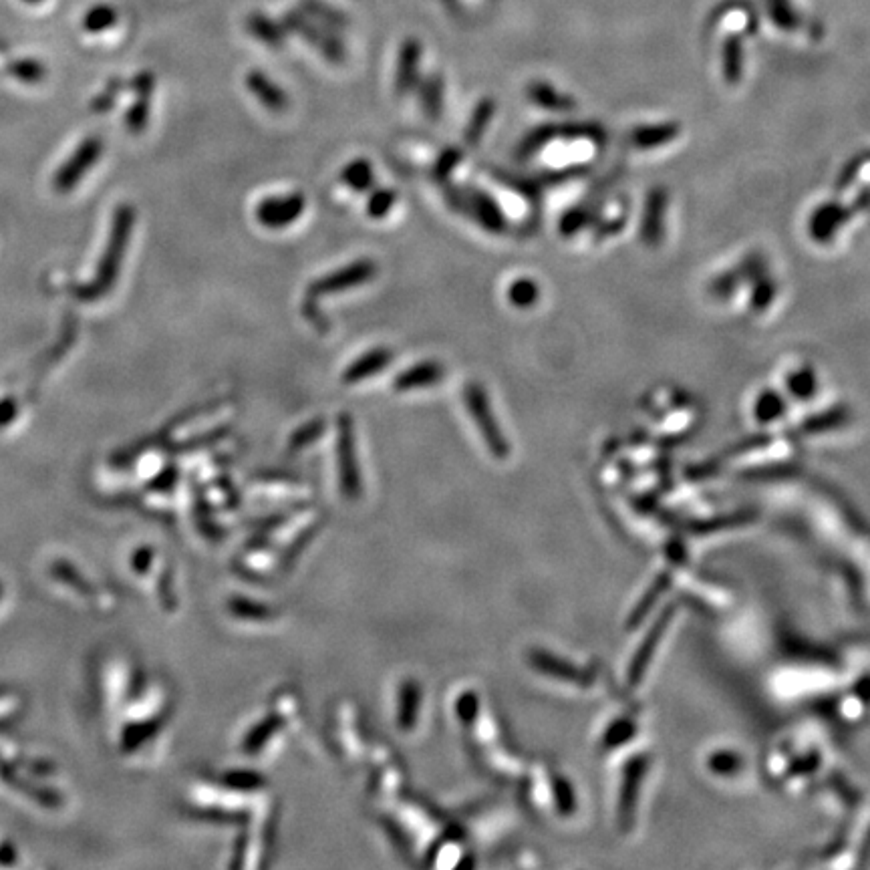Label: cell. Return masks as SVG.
Masks as SVG:
<instances>
[{"mask_svg": "<svg viewBox=\"0 0 870 870\" xmlns=\"http://www.w3.org/2000/svg\"><path fill=\"white\" fill-rule=\"evenodd\" d=\"M444 192H446L444 194L446 202L456 212H462V214L474 218L484 230H488L492 234L506 232L508 222H506V216H504L502 208L484 190L474 188V186L446 184Z\"/></svg>", "mask_w": 870, "mask_h": 870, "instance_id": "obj_1", "label": "cell"}, {"mask_svg": "<svg viewBox=\"0 0 870 870\" xmlns=\"http://www.w3.org/2000/svg\"><path fill=\"white\" fill-rule=\"evenodd\" d=\"M133 222H135V212H133L131 206H121L115 212L109 244H107V250L103 254L97 280H95V284L91 288V295L93 297L105 295L107 290L111 288V284L115 282L117 272H119L121 262H123V254H125L129 236H131V230H133Z\"/></svg>", "mask_w": 870, "mask_h": 870, "instance_id": "obj_2", "label": "cell"}, {"mask_svg": "<svg viewBox=\"0 0 870 870\" xmlns=\"http://www.w3.org/2000/svg\"><path fill=\"white\" fill-rule=\"evenodd\" d=\"M464 401H466V407L472 413V417H474V421H476V425H478V429L482 433V438H484L488 450L496 458H500V460L508 458L510 446H508L504 433H502V429H500V425L496 421V415L492 411V405H490L486 389L478 381L466 383V387H464Z\"/></svg>", "mask_w": 870, "mask_h": 870, "instance_id": "obj_3", "label": "cell"}, {"mask_svg": "<svg viewBox=\"0 0 870 870\" xmlns=\"http://www.w3.org/2000/svg\"><path fill=\"white\" fill-rule=\"evenodd\" d=\"M377 272H379V266H377L375 260H371V258L355 260V262H351V264H347V266H343L339 270L329 272L327 276H321V278L313 280L309 284V288H307V295L305 297L313 299V301H319V299H325V297L347 293V290H351V288H357V286H363V284L371 282L377 276Z\"/></svg>", "mask_w": 870, "mask_h": 870, "instance_id": "obj_4", "label": "cell"}, {"mask_svg": "<svg viewBox=\"0 0 870 870\" xmlns=\"http://www.w3.org/2000/svg\"><path fill=\"white\" fill-rule=\"evenodd\" d=\"M766 272H768L766 256L762 252H752L734 268L717 274L707 284V295L713 301H728L738 293V288L742 284H752L756 278H760Z\"/></svg>", "mask_w": 870, "mask_h": 870, "instance_id": "obj_5", "label": "cell"}, {"mask_svg": "<svg viewBox=\"0 0 870 870\" xmlns=\"http://www.w3.org/2000/svg\"><path fill=\"white\" fill-rule=\"evenodd\" d=\"M307 200L301 192L284 194V196H270L264 198L256 206V220L270 230H282L290 224H295L303 212H305Z\"/></svg>", "mask_w": 870, "mask_h": 870, "instance_id": "obj_6", "label": "cell"}, {"mask_svg": "<svg viewBox=\"0 0 870 870\" xmlns=\"http://www.w3.org/2000/svg\"><path fill=\"white\" fill-rule=\"evenodd\" d=\"M669 208V192L665 186H655L649 190L641 224H639V236L647 248H659L665 240V218Z\"/></svg>", "mask_w": 870, "mask_h": 870, "instance_id": "obj_7", "label": "cell"}, {"mask_svg": "<svg viewBox=\"0 0 870 870\" xmlns=\"http://www.w3.org/2000/svg\"><path fill=\"white\" fill-rule=\"evenodd\" d=\"M339 468H341V480L343 490L347 496H359L361 492V478L357 468V454H355V435H353V421L347 413L339 417Z\"/></svg>", "mask_w": 870, "mask_h": 870, "instance_id": "obj_8", "label": "cell"}, {"mask_svg": "<svg viewBox=\"0 0 870 870\" xmlns=\"http://www.w3.org/2000/svg\"><path fill=\"white\" fill-rule=\"evenodd\" d=\"M850 218H852V214H850L848 206H844L836 200L824 202L822 206H818L812 212V216L808 220L810 238L818 244H828Z\"/></svg>", "mask_w": 870, "mask_h": 870, "instance_id": "obj_9", "label": "cell"}, {"mask_svg": "<svg viewBox=\"0 0 870 870\" xmlns=\"http://www.w3.org/2000/svg\"><path fill=\"white\" fill-rule=\"evenodd\" d=\"M671 619H673V607H667V609L661 613V617L655 621V625L649 629L647 637L643 639V643H641L639 651L635 653L633 663H631V667H629L627 683H629L631 687H635V685L641 683V679H643V675H645V671H647V667H649V663H651V657H653V653H655L659 641L663 639V635H665V631H667Z\"/></svg>", "mask_w": 870, "mask_h": 870, "instance_id": "obj_10", "label": "cell"}, {"mask_svg": "<svg viewBox=\"0 0 870 870\" xmlns=\"http://www.w3.org/2000/svg\"><path fill=\"white\" fill-rule=\"evenodd\" d=\"M645 770H647V760L643 756H637L625 768L623 792H621V802H619V822H621V826L625 830L631 828V824H633L635 808H637V796H639V786L643 782Z\"/></svg>", "mask_w": 870, "mask_h": 870, "instance_id": "obj_11", "label": "cell"}, {"mask_svg": "<svg viewBox=\"0 0 870 870\" xmlns=\"http://www.w3.org/2000/svg\"><path fill=\"white\" fill-rule=\"evenodd\" d=\"M679 133H681V125L675 121L637 125L629 133V145L633 150H639V152L659 150V148H663V145L677 139Z\"/></svg>", "mask_w": 870, "mask_h": 870, "instance_id": "obj_12", "label": "cell"}, {"mask_svg": "<svg viewBox=\"0 0 870 870\" xmlns=\"http://www.w3.org/2000/svg\"><path fill=\"white\" fill-rule=\"evenodd\" d=\"M446 375V367L440 361H421L399 373L393 381L395 391H415L429 385H438Z\"/></svg>", "mask_w": 870, "mask_h": 870, "instance_id": "obj_13", "label": "cell"}, {"mask_svg": "<svg viewBox=\"0 0 870 870\" xmlns=\"http://www.w3.org/2000/svg\"><path fill=\"white\" fill-rule=\"evenodd\" d=\"M391 363H393V351L389 347H375V349L367 351L363 357H359L357 361H353L345 369L343 383L353 385V383L365 381L369 377H375L377 373H381Z\"/></svg>", "mask_w": 870, "mask_h": 870, "instance_id": "obj_14", "label": "cell"}, {"mask_svg": "<svg viewBox=\"0 0 870 870\" xmlns=\"http://www.w3.org/2000/svg\"><path fill=\"white\" fill-rule=\"evenodd\" d=\"M99 154H101V141L99 139L85 141L83 148L73 156V160L59 172V176H57L59 190H69L71 186H75V182L95 164Z\"/></svg>", "mask_w": 870, "mask_h": 870, "instance_id": "obj_15", "label": "cell"}, {"mask_svg": "<svg viewBox=\"0 0 870 870\" xmlns=\"http://www.w3.org/2000/svg\"><path fill=\"white\" fill-rule=\"evenodd\" d=\"M744 63H746V51H744V39L740 35H730L721 45V75L723 81L736 87L744 79Z\"/></svg>", "mask_w": 870, "mask_h": 870, "instance_id": "obj_16", "label": "cell"}, {"mask_svg": "<svg viewBox=\"0 0 870 870\" xmlns=\"http://www.w3.org/2000/svg\"><path fill=\"white\" fill-rule=\"evenodd\" d=\"M530 663H532L538 671H542V673H546V675H552V677H556V679H562V681L574 683V685H591V681H593L585 671H580V669H576L574 665L564 663V661H560V659H556L554 655H548V653H544V651H532V653H530Z\"/></svg>", "mask_w": 870, "mask_h": 870, "instance_id": "obj_17", "label": "cell"}, {"mask_svg": "<svg viewBox=\"0 0 870 870\" xmlns=\"http://www.w3.org/2000/svg\"><path fill=\"white\" fill-rule=\"evenodd\" d=\"M419 61H421V47L417 41H407L401 47L399 63H397V75H395V91L397 95L409 93L417 85L419 75Z\"/></svg>", "mask_w": 870, "mask_h": 870, "instance_id": "obj_18", "label": "cell"}, {"mask_svg": "<svg viewBox=\"0 0 870 870\" xmlns=\"http://www.w3.org/2000/svg\"><path fill=\"white\" fill-rule=\"evenodd\" d=\"M526 97H528L534 105H538V107H542V109H548V111L566 113V111H572V109L576 107V101H574L570 95L560 93L556 87H552L550 83L540 81V79L528 83V87H526Z\"/></svg>", "mask_w": 870, "mask_h": 870, "instance_id": "obj_19", "label": "cell"}, {"mask_svg": "<svg viewBox=\"0 0 870 870\" xmlns=\"http://www.w3.org/2000/svg\"><path fill=\"white\" fill-rule=\"evenodd\" d=\"M601 214H603V202L574 206V208L566 210L560 216V220H558V232L562 236H574L580 230L595 226L601 220Z\"/></svg>", "mask_w": 870, "mask_h": 870, "instance_id": "obj_20", "label": "cell"}, {"mask_svg": "<svg viewBox=\"0 0 870 870\" xmlns=\"http://www.w3.org/2000/svg\"><path fill=\"white\" fill-rule=\"evenodd\" d=\"M850 417H852L850 407L844 405V403H838V405H832V407H828L824 411H818V413L806 417L802 421V425H800V431L808 433V435L832 431V429H838V427L846 425L850 421Z\"/></svg>", "mask_w": 870, "mask_h": 870, "instance_id": "obj_21", "label": "cell"}, {"mask_svg": "<svg viewBox=\"0 0 870 870\" xmlns=\"http://www.w3.org/2000/svg\"><path fill=\"white\" fill-rule=\"evenodd\" d=\"M246 83H248V89L254 93V97H256V99H258L266 109L280 113V111H284V109L288 107V97H286V93H284L276 83H272L264 73L252 71V73L248 75Z\"/></svg>", "mask_w": 870, "mask_h": 870, "instance_id": "obj_22", "label": "cell"}, {"mask_svg": "<svg viewBox=\"0 0 870 870\" xmlns=\"http://www.w3.org/2000/svg\"><path fill=\"white\" fill-rule=\"evenodd\" d=\"M419 101L429 121H440L444 113V81L440 75H429L419 87Z\"/></svg>", "mask_w": 870, "mask_h": 870, "instance_id": "obj_23", "label": "cell"}, {"mask_svg": "<svg viewBox=\"0 0 870 870\" xmlns=\"http://www.w3.org/2000/svg\"><path fill=\"white\" fill-rule=\"evenodd\" d=\"M494 113H496V101L492 97H484L476 105V109L466 125V131H464L466 145H470V148H476V145L482 141V137L486 135V131L494 119Z\"/></svg>", "mask_w": 870, "mask_h": 870, "instance_id": "obj_24", "label": "cell"}, {"mask_svg": "<svg viewBox=\"0 0 870 870\" xmlns=\"http://www.w3.org/2000/svg\"><path fill=\"white\" fill-rule=\"evenodd\" d=\"M558 137V125L556 123H544L534 127L532 131H528L524 135V139L518 145V158L520 160H530L534 156H538L542 150H546V145L550 141H554Z\"/></svg>", "mask_w": 870, "mask_h": 870, "instance_id": "obj_25", "label": "cell"}, {"mask_svg": "<svg viewBox=\"0 0 870 870\" xmlns=\"http://www.w3.org/2000/svg\"><path fill=\"white\" fill-rule=\"evenodd\" d=\"M508 301L514 309L528 311L540 301V286L534 278L522 276L510 282L508 286Z\"/></svg>", "mask_w": 870, "mask_h": 870, "instance_id": "obj_26", "label": "cell"}, {"mask_svg": "<svg viewBox=\"0 0 870 870\" xmlns=\"http://www.w3.org/2000/svg\"><path fill=\"white\" fill-rule=\"evenodd\" d=\"M341 182L355 192H369L375 186V170L371 162L359 158L349 162L341 172Z\"/></svg>", "mask_w": 870, "mask_h": 870, "instance_id": "obj_27", "label": "cell"}, {"mask_svg": "<svg viewBox=\"0 0 870 870\" xmlns=\"http://www.w3.org/2000/svg\"><path fill=\"white\" fill-rule=\"evenodd\" d=\"M558 137H564L568 141H578L585 139L597 145H605L607 143V131L603 125L593 123V121H572V123H562L558 125Z\"/></svg>", "mask_w": 870, "mask_h": 870, "instance_id": "obj_28", "label": "cell"}, {"mask_svg": "<svg viewBox=\"0 0 870 870\" xmlns=\"http://www.w3.org/2000/svg\"><path fill=\"white\" fill-rule=\"evenodd\" d=\"M786 389L794 399H812L818 391V377L814 373L812 365H802L788 373L786 377Z\"/></svg>", "mask_w": 870, "mask_h": 870, "instance_id": "obj_29", "label": "cell"}, {"mask_svg": "<svg viewBox=\"0 0 870 870\" xmlns=\"http://www.w3.org/2000/svg\"><path fill=\"white\" fill-rule=\"evenodd\" d=\"M778 295V282L766 272L752 282L750 309L752 313H766Z\"/></svg>", "mask_w": 870, "mask_h": 870, "instance_id": "obj_30", "label": "cell"}, {"mask_svg": "<svg viewBox=\"0 0 870 870\" xmlns=\"http://www.w3.org/2000/svg\"><path fill=\"white\" fill-rule=\"evenodd\" d=\"M293 23V27L297 29V31H301L327 59H331V61H335V63H339V61H343L345 59V53H343V47L335 41V39H331V37H327V35H323L319 29H315V27H311V25H305L303 21H299V19H293L290 21Z\"/></svg>", "mask_w": 870, "mask_h": 870, "instance_id": "obj_31", "label": "cell"}, {"mask_svg": "<svg viewBox=\"0 0 870 870\" xmlns=\"http://www.w3.org/2000/svg\"><path fill=\"white\" fill-rule=\"evenodd\" d=\"M786 413V399L774 391V389H766L758 395L756 405H754V417L760 423H772L776 419H780Z\"/></svg>", "mask_w": 870, "mask_h": 870, "instance_id": "obj_32", "label": "cell"}, {"mask_svg": "<svg viewBox=\"0 0 870 870\" xmlns=\"http://www.w3.org/2000/svg\"><path fill=\"white\" fill-rule=\"evenodd\" d=\"M152 77L145 75L139 79V103L131 109V113H127V127L133 133H139L145 125H148V111H150V93H152Z\"/></svg>", "mask_w": 870, "mask_h": 870, "instance_id": "obj_33", "label": "cell"}, {"mask_svg": "<svg viewBox=\"0 0 870 870\" xmlns=\"http://www.w3.org/2000/svg\"><path fill=\"white\" fill-rule=\"evenodd\" d=\"M669 585H671V574L669 572H663V574H659L657 576V580L655 583L651 585V589L645 593V597L641 599V603L633 609V615H631V619H629V627L631 629H635L641 621H643V617L653 609V605L657 603V599L669 589Z\"/></svg>", "mask_w": 870, "mask_h": 870, "instance_id": "obj_34", "label": "cell"}, {"mask_svg": "<svg viewBox=\"0 0 870 870\" xmlns=\"http://www.w3.org/2000/svg\"><path fill=\"white\" fill-rule=\"evenodd\" d=\"M770 21L784 33H794L800 27V17L790 0H766Z\"/></svg>", "mask_w": 870, "mask_h": 870, "instance_id": "obj_35", "label": "cell"}, {"mask_svg": "<svg viewBox=\"0 0 870 870\" xmlns=\"http://www.w3.org/2000/svg\"><path fill=\"white\" fill-rule=\"evenodd\" d=\"M496 180L502 182V184H506L508 188L516 190L522 198H526V200H530V202H534V204L540 200L542 184H540L536 178H518V176H510V174H506V172H500Z\"/></svg>", "mask_w": 870, "mask_h": 870, "instance_id": "obj_36", "label": "cell"}, {"mask_svg": "<svg viewBox=\"0 0 870 870\" xmlns=\"http://www.w3.org/2000/svg\"><path fill=\"white\" fill-rule=\"evenodd\" d=\"M395 202H397L395 190H391V188L371 190L369 200H367V214L371 218H375V220H381V218H385L393 210Z\"/></svg>", "mask_w": 870, "mask_h": 870, "instance_id": "obj_37", "label": "cell"}, {"mask_svg": "<svg viewBox=\"0 0 870 870\" xmlns=\"http://www.w3.org/2000/svg\"><path fill=\"white\" fill-rule=\"evenodd\" d=\"M462 150L460 148H456V145H452V148H448V150H444L442 154H440V158H438V162H435V166H433V178L438 180V182H448L450 180V176L454 174V170L460 166V162H462Z\"/></svg>", "mask_w": 870, "mask_h": 870, "instance_id": "obj_38", "label": "cell"}, {"mask_svg": "<svg viewBox=\"0 0 870 870\" xmlns=\"http://www.w3.org/2000/svg\"><path fill=\"white\" fill-rule=\"evenodd\" d=\"M866 164H870V160H868V152H862V154H858V156H854L842 170H840V174H838V178H836V184H834V190L838 192V194H842V192H846L850 186H852V182L858 178V174L862 172V168L866 166Z\"/></svg>", "mask_w": 870, "mask_h": 870, "instance_id": "obj_39", "label": "cell"}, {"mask_svg": "<svg viewBox=\"0 0 870 870\" xmlns=\"http://www.w3.org/2000/svg\"><path fill=\"white\" fill-rule=\"evenodd\" d=\"M589 172H591L589 166L576 164V166H568V168H562V170H548V172L540 174L536 180L542 186H558V184H566L570 180H576L580 176H587Z\"/></svg>", "mask_w": 870, "mask_h": 870, "instance_id": "obj_40", "label": "cell"}, {"mask_svg": "<svg viewBox=\"0 0 870 870\" xmlns=\"http://www.w3.org/2000/svg\"><path fill=\"white\" fill-rule=\"evenodd\" d=\"M707 766L717 776H734L742 768V758L734 752H715L709 758Z\"/></svg>", "mask_w": 870, "mask_h": 870, "instance_id": "obj_41", "label": "cell"}, {"mask_svg": "<svg viewBox=\"0 0 870 870\" xmlns=\"http://www.w3.org/2000/svg\"><path fill=\"white\" fill-rule=\"evenodd\" d=\"M325 427H327L325 419H315V421L303 425V427L293 435V440H290V444H288L290 450H301V448L313 444L315 440L321 438V433L325 431Z\"/></svg>", "mask_w": 870, "mask_h": 870, "instance_id": "obj_42", "label": "cell"}, {"mask_svg": "<svg viewBox=\"0 0 870 870\" xmlns=\"http://www.w3.org/2000/svg\"><path fill=\"white\" fill-rule=\"evenodd\" d=\"M401 717H399V723H401V728H405V730H409L411 725H413V721H415V705H417V699H419V695H417V687L413 685V683H407L403 689H401Z\"/></svg>", "mask_w": 870, "mask_h": 870, "instance_id": "obj_43", "label": "cell"}, {"mask_svg": "<svg viewBox=\"0 0 870 870\" xmlns=\"http://www.w3.org/2000/svg\"><path fill=\"white\" fill-rule=\"evenodd\" d=\"M250 31H252L260 41H264V43L270 45V47H280V45H282V33L276 29V25H272L270 21H266V19H262V17H254V19L250 21Z\"/></svg>", "mask_w": 870, "mask_h": 870, "instance_id": "obj_44", "label": "cell"}, {"mask_svg": "<svg viewBox=\"0 0 870 870\" xmlns=\"http://www.w3.org/2000/svg\"><path fill=\"white\" fill-rule=\"evenodd\" d=\"M633 734H635V723H633L631 719H621V721H617V723L613 725V728L605 734V742H603V746H605L607 750L617 748V746L625 744Z\"/></svg>", "mask_w": 870, "mask_h": 870, "instance_id": "obj_45", "label": "cell"}, {"mask_svg": "<svg viewBox=\"0 0 870 870\" xmlns=\"http://www.w3.org/2000/svg\"><path fill=\"white\" fill-rule=\"evenodd\" d=\"M625 224H627V216H625V214L615 216V218H609V220H599V222L595 224V232H593V240H595V244L605 242L607 238H613V236L621 234V232L625 230Z\"/></svg>", "mask_w": 870, "mask_h": 870, "instance_id": "obj_46", "label": "cell"}, {"mask_svg": "<svg viewBox=\"0 0 870 870\" xmlns=\"http://www.w3.org/2000/svg\"><path fill=\"white\" fill-rule=\"evenodd\" d=\"M770 444H772V438H770L768 433L750 435V438H746V440L738 442L736 446H732V448L728 450V454H725V456H742V454H748V452H756V450H760V448H766V446H770Z\"/></svg>", "mask_w": 870, "mask_h": 870, "instance_id": "obj_47", "label": "cell"}, {"mask_svg": "<svg viewBox=\"0 0 870 870\" xmlns=\"http://www.w3.org/2000/svg\"><path fill=\"white\" fill-rule=\"evenodd\" d=\"M278 719H268V721H264L262 725H258V728L248 736V740H246V752H256L258 748H262V744L266 742V738L278 728Z\"/></svg>", "mask_w": 870, "mask_h": 870, "instance_id": "obj_48", "label": "cell"}, {"mask_svg": "<svg viewBox=\"0 0 870 870\" xmlns=\"http://www.w3.org/2000/svg\"><path fill=\"white\" fill-rule=\"evenodd\" d=\"M303 315L307 317V321H309L317 331L323 333V331L329 329V319L323 315V311H321V307L317 305V301L305 297V301H303Z\"/></svg>", "mask_w": 870, "mask_h": 870, "instance_id": "obj_49", "label": "cell"}, {"mask_svg": "<svg viewBox=\"0 0 870 870\" xmlns=\"http://www.w3.org/2000/svg\"><path fill=\"white\" fill-rule=\"evenodd\" d=\"M554 794H556V804H558L560 812L570 814L574 810V792H572L570 784L566 780H556Z\"/></svg>", "mask_w": 870, "mask_h": 870, "instance_id": "obj_50", "label": "cell"}, {"mask_svg": "<svg viewBox=\"0 0 870 870\" xmlns=\"http://www.w3.org/2000/svg\"><path fill=\"white\" fill-rule=\"evenodd\" d=\"M748 520H750L748 516H744V514H736V516H730V518H721V520H717V522L695 524L693 528L697 530V534H705V532L715 530V528H721V526H736V524H744V522H748Z\"/></svg>", "mask_w": 870, "mask_h": 870, "instance_id": "obj_51", "label": "cell"}, {"mask_svg": "<svg viewBox=\"0 0 870 870\" xmlns=\"http://www.w3.org/2000/svg\"><path fill=\"white\" fill-rule=\"evenodd\" d=\"M870 208V184L868 186H864L854 198H852V202L848 204V210H850V214L852 216H856V214H860V212H864V210H868Z\"/></svg>", "mask_w": 870, "mask_h": 870, "instance_id": "obj_52", "label": "cell"}, {"mask_svg": "<svg viewBox=\"0 0 870 870\" xmlns=\"http://www.w3.org/2000/svg\"><path fill=\"white\" fill-rule=\"evenodd\" d=\"M244 776H236V778H230L228 782L232 784V786H236V788H254V786H260L262 784V780L258 778V776H254V774H250V772H242Z\"/></svg>", "mask_w": 870, "mask_h": 870, "instance_id": "obj_53", "label": "cell"}, {"mask_svg": "<svg viewBox=\"0 0 870 870\" xmlns=\"http://www.w3.org/2000/svg\"><path fill=\"white\" fill-rule=\"evenodd\" d=\"M868 160H870V152H868Z\"/></svg>", "mask_w": 870, "mask_h": 870, "instance_id": "obj_54", "label": "cell"}]
</instances>
